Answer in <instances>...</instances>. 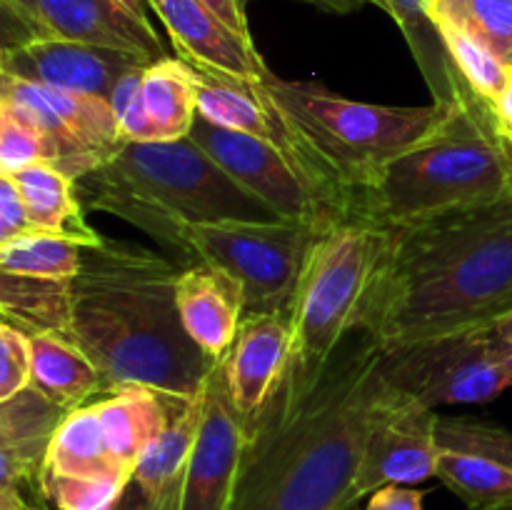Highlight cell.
I'll list each match as a JSON object with an SVG mask.
<instances>
[{
    "instance_id": "cell-45",
    "label": "cell",
    "mask_w": 512,
    "mask_h": 510,
    "mask_svg": "<svg viewBox=\"0 0 512 510\" xmlns=\"http://www.w3.org/2000/svg\"><path fill=\"white\" fill-rule=\"evenodd\" d=\"M498 128H500V125H498ZM500 135H503L505 148H508V153L512 155V130H503V128H500Z\"/></svg>"
},
{
    "instance_id": "cell-36",
    "label": "cell",
    "mask_w": 512,
    "mask_h": 510,
    "mask_svg": "<svg viewBox=\"0 0 512 510\" xmlns=\"http://www.w3.org/2000/svg\"><path fill=\"white\" fill-rule=\"evenodd\" d=\"M35 225L30 220L28 208L23 203L13 175L0 173V245L20 235L33 233Z\"/></svg>"
},
{
    "instance_id": "cell-5",
    "label": "cell",
    "mask_w": 512,
    "mask_h": 510,
    "mask_svg": "<svg viewBox=\"0 0 512 510\" xmlns=\"http://www.w3.org/2000/svg\"><path fill=\"white\" fill-rule=\"evenodd\" d=\"M512 188V155L493 105L468 90L438 128L378 170L363 195V218L383 228L418 223L503 198Z\"/></svg>"
},
{
    "instance_id": "cell-17",
    "label": "cell",
    "mask_w": 512,
    "mask_h": 510,
    "mask_svg": "<svg viewBox=\"0 0 512 510\" xmlns=\"http://www.w3.org/2000/svg\"><path fill=\"white\" fill-rule=\"evenodd\" d=\"M148 5L168 30L175 53L195 68L248 80L270 73L253 38L235 33L205 0H148Z\"/></svg>"
},
{
    "instance_id": "cell-43",
    "label": "cell",
    "mask_w": 512,
    "mask_h": 510,
    "mask_svg": "<svg viewBox=\"0 0 512 510\" xmlns=\"http://www.w3.org/2000/svg\"><path fill=\"white\" fill-rule=\"evenodd\" d=\"M118 3H123L125 8H128L133 15H138L140 20H150L148 18V10H150L148 0H118Z\"/></svg>"
},
{
    "instance_id": "cell-14",
    "label": "cell",
    "mask_w": 512,
    "mask_h": 510,
    "mask_svg": "<svg viewBox=\"0 0 512 510\" xmlns=\"http://www.w3.org/2000/svg\"><path fill=\"white\" fill-rule=\"evenodd\" d=\"M435 478L470 510L512 505V433L488 420L440 415Z\"/></svg>"
},
{
    "instance_id": "cell-40",
    "label": "cell",
    "mask_w": 512,
    "mask_h": 510,
    "mask_svg": "<svg viewBox=\"0 0 512 510\" xmlns=\"http://www.w3.org/2000/svg\"><path fill=\"white\" fill-rule=\"evenodd\" d=\"M303 3L315 5V8L325 10V13L348 15V13H355L358 8H363L368 0H303Z\"/></svg>"
},
{
    "instance_id": "cell-2",
    "label": "cell",
    "mask_w": 512,
    "mask_h": 510,
    "mask_svg": "<svg viewBox=\"0 0 512 510\" xmlns=\"http://www.w3.org/2000/svg\"><path fill=\"white\" fill-rule=\"evenodd\" d=\"M512 310V188L485 205L390 228L365 313L385 348L493 323Z\"/></svg>"
},
{
    "instance_id": "cell-37",
    "label": "cell",
    "mask_w": 512,
    "mask_h": 510,
    "mask_svg": "<svg viewBox=\"0 0 512 510\" xmlns=\"http://www.w3.org/2000/svg\"><path fill=\"white\" fill-rule=\"evenodd\" d=\"M353 510H425V490L413 485H385L368 495V503L363 508Z\"/></svg>"
},
{
    "instance_id": "cell-23",
    "label": "cell",
    "mask_w": 512,
    "mask_h": 510,
    "mask_svg": "<svg viewBox=\"0 0 512 510\" xmlns=\"http://www.w3.org/2000/svg\"><path fill=\"white\" fill-rule=\"evenodd\" d=\"M33 380L30 385L63 408L75 410L105 398V380L98 365L73 338L53 333L30 335Z\"/></svg>"
},
{
    "instance_id": "cell-13",
    "label": "cell",
    "mask_w": 512,
    "mask_h": 510,
    "mask_svg": "<svg viewBox=\"0 0 512 510\" xmlns=\"http://www.w3.org/2000/svg\"><path fill=\"white\" fill-rule=\"evenodd\" d=\"M438 420L433 408L390 383L365 440L353 488L355 505L385 485H420L435 478Z\"/></svg>"
},
{
    "instance_id": "cell-29",
    "label": "cell",
    "mask_w": 512,
    "mask_h": 510,
    "mask_svg": "<svg viewBox=\"0 0 512 510\" xmlns=\"http://www.w3.org/2000/svg\"><path fill=\"white\" fill-rule=\"evenodd\" d=\"M83 265V245L63 235L33 230L0 245V270L28 278L75 280Z\"/></svg>"
},
{
    "instance_id": "cell-31",
    "label": "cell",
    "mask_w": 512,
    "mask_h": 510,
    "mask_svg": "<svg viewBox=\"0 0 512 510\" xmlns=\"http://www.w3.org/2000/svg\"><path fill=\"white\" fill-rule=\"evenodd\" d=\"M130 480L73 478L45 470V493L55 510H113Z\"/></svg>"
},
{
    "instance_id": "cell-41",
    "label": "cell",
    "mask_w": 512,
    "mask_h": 510,
    "mask_svg": "<svg viewBox=\"0 0 512 510\" xmlns=\"http://www.w3.org/2000/svg\"><path fill=\"white\" fill-rule=\"evenodd\" d=\"M493 113H495V120H498V125L503 130H512V80L508 88L500 93V98L493 103Z\"/></svg>"
},
{
    "instance_id": "cell-3",
    "label": "cell",
    "mask_w": 512,
    "mask_h": 510,
    "mask_svg": "<svg viewBox=\"0 0 512 510\" xmlns=\"http://www.w3.org/2000/svg\"><path fill=\"white\" fill-rule=\"evenodd\" d=\"M180 273L158 250L128 240L83 248L70 338L103 373L105 395L125 385L188 400L203 393L218 358H208L180 320Z\"/></svg>"
},
{
    "instance_id": "cell-32",
    "label": "cell",
    "mask_w": 512,
    "mask_h": 510,
    "mask_svg": "<svg viewBox=\"0 0 512 510\" xmlns=\"http://www.w3.org/2000/svg\"><path fill=\"white\" fill-rule=\"evenodd\" d=\"M463 18L505 63L512 58V0H438ZM435 5V8H438Z\"/></svg>"
},
{
    "instance_id": "cell-16",
    "label": "cell",
    "mask_w": 512,
    "mask_h": 510,
    "mask_svg": "<svg viewBox=\"0 0 512 510\" xmlns=\"http://www.w3.org/2000/svg\"><path fill=\"white\" fill-rule=\"evenodd\" d=\"M68 413L35 385L0 400V498L48 503V450Z\"/></svg>"
},
{
    "instance_id": "cell-21",
    "label": "cell",
    "mask_w": 512,
    "mask_h": 510,
    "mask_svg": "<svg viewBox=\"0 0 512 510\" xmlns=\"http://www.w3.org/2000/svg\"><path fill=\"white\" fill-rule=\"evenodd\" d=\"M188 398L160 393L145 385H125L95 400L110 453L125 473L133 475L140 455L185 408Z\"/></svg>"
},
{
    "instance_id": "cell-10",
    "label": "cell",
    "mask_w": 512,
    "mask_h": 510,
    "mask_svg": "<svg viewBox=\"0 0 512 510\" xmlns=\"http://www.w3.org/2000/svg\"><path fill=\"white\" fill-rule=\"evenodd\" d=\"M0 103L38 125L55 145V168L80 178L125 143L110 100L0 73Z\"/></svg>"
},
{
    "instance_id": "cell-6",
    "label": "cell",
    "mask_w": 512,
    "mask_h": 510,
    "mask_svg": "<svg viewBox=\"0 0 512 510\" xmlns=\"http://www.w3.org/2000/svg\"><path fill=\"white\" fill-rule=\"evenodd\" d=\"M270 98L298 123L310 143L333 165L343 183L363 205L365 188L383 165L428 138L453 103H430L418 108L360 103L333 93L320 83L263 78ZM365 220V218H363Z\"/></svg>"
},
{
    "instance_id": "cell-9",
    "label": "cell",
    "mask_w": 512,
    "mask_h": 510,
    "mask_svg": "<svg viewBox=\"0 0 512 510\" xmlns=\"http://www.w3.org/2000/svg\"><path fill=\"white\" fill-rule=\"evenodd\" d=\"M385 378L433 410L490 403L512 385L493 323L388 348Z\"/></svg>"
},
{
    "instance_id": "cell-26",
    "label": "cell",
    "mask_w": 512,
    "mask_h": 510,
    "mask_svg": "<svg viewBox=\"0 0 512 510\" xmlns=\"http://www.w3.org/2000/svg\"><path fill=\"white\" fill-rule=\"evenodd\" d=\"M48 473L73 475V478L133 480V475L125 473L110 453L95 403L70 410L68 418L63 420L48 450Z\"/></svg>"
},
{
    "instance_id": "cell-24",
    "label": "cell",
    "mask_w": 512,
    "mask_h": 510,
    "mask_svg": "<svg viewBox=\"0 0 512 510\" xmlns=\"http://www.w3.org/2000/svg\"><path fill=\"white\" fill-rule=\"evenodd\" d=\"M140 93L155 143L188 138L198 118V80L188 60L165 55L150 63Z\"/></svg>"
},
{
    "instance_id": "cell-20",
    "label": "cell",
    "mask_w": 512,
    "mask_h": 510,
    "mask_svg": "<svg viewBox=\"0 0 512 510\" xmlns=\"http://www.w3.org/2000/svg\"><path fill=\"white\" fill-rule=\"evenodd\" d=\"M58 38L118 48L148 60L165 58L163 40L150 20H140L118 0H40Z\"/></svg>"
},
{
    "instance_id": "cell-15",
    "label": "cell",
    "mask_w": 512,
    "mask_h": 510,
    "mask_svg": "<svg viewBox=\"0 0 512 510\" xmlns=\"http://www.w3.org/2000/svg\"><path fill=\"white\" fill-rule=\"evenodd\" d=\"M150 63L155 60L58 35L0 50V73L48 88L98 95L103 100H110L123 75Z\"/></svg>"
},
{
    "instance_id": "cell-8",
    "label": "cell",
    "mask_w": 512,
    "mask_h": 510,
    "mask_svg": "<svg viewBox=\"0 0 512 510\" xmlns=\"http://www.w3.org/2000/svg\"><path fill=\"white\" fill-rule=\"evenodd\" d=\"M320 228L293 220H218L183 228V255L223 268L245 290V313L290 310Z\"/></svg>"
},
{
    "instance_id": "cell-1",
    "label": "cell",
    "mask_w": 512,
    "mask_h": 510,
    "mask_svg": "<svg viewBox=\"0 0 512 510\" xmlns=\"http://www.w3.org/2000/svg\"><path fill=\"white\" fill-rule=\"evenodd\" d=\"M388 348L355 328L318 363L290 360L248 438L228 510H353L358 465L390 383Z\"/></svg>"
},
{
    "instance_id": "cell-44",
    "label": "cell",
    "mask_w": 512,
    "mask_h": 510,
    "mask_svg": "<svg viewBox=\"0 0 512 510\" xmlns=\"http://www.w3.org/2000/svg\"><path fill=\"white\" fill-rule=\"evenodd\" d=\"M503 363L508 365V370L512 373V345H508L503 340Z\"/></svg>"
},
{
    "instance_id": "cell-47",
    "label": "cell",
    "mask_w": 512,
    "mask_h": 510,
    "mask_svg": "<svg viewBox=\"0 0 512 510\" xmlns=\"http://www.w3.org/2000/svg\"><path fill=\"white\" fill-rule=\"evenodd\" d=\"M508 68H510V75H512V58H510V63H508Z\"/></svg>"
},
{
    "instance_id": "cell-7",
    "label": "cell",
    "mask_w": 512,
    "mask_h": 510,
    "mask_svg": "<svg viewBox=\"0 0 512 510\" xmlns=\"http://www.w3.org/2000/svg\"><path fill=\"white\" fill-rule=\"evenodd\" d=\"M388 250L390 228L370 220L335 223L315 238L290 303L295 358L325 360L350 330L363 328Z\"/></svg>"
},
{
    "instance_id": "cell-11",
    "label": "cell",
    "mask_w": 512,
    "mask_h": 510,
    "mask_svg": "<svg viewBox=\"0 0 512 510\" xmlns=\"http://www.w3.org/2000/svg\"><path fill=\"white\" fill-rule=\"evenodd\" d=\"M188 138H193L245 193L260 200L278 220H293L320 230L343 223L325 208L293 163L268 140L220 128L203 115L195 118Z\"/></svg>"
},
{
    "instance_id": "cell-42",
    "label": "cell",
    "mask_w": 512,
    "mask_h": 510,
    "mask_svg": "<svg viewBox=\"0 0 512 510\" xmlns=\"http://www.w3.org/2000/svg\"><path fill=\"white\" fill-rule=\"evenodd\" d=\"M493 330L498 333L500 340H505V343L512 345V310L493 320Z\"/></svg>"
},
{
    "instance_id": "cell-39",
    "label": "cell",
    "mask_w": 512,
    "mask_h": 510,
    "mask_svg": "<svg viewBox=\"0 0 512 510\" xmlns=\"http://www.w3.org/2000/svg\"><path fill=\"white\" fill-rule=\"evenodd\" d=\"M113 510H155V500L145 493L143 485L130 480L128 488H125V493L120 495L118 505H115Z\"/></svg>"
},
{
    "instance_id": "cell-22",
    "label": "cell",
    "mask_w": 512,
    "mask_h": 510,
    "mask_svg": "<svg viewBox=\"0 0 512 510\" xmlns=\"http://www.w3.org/2000/svg\"><path fill=\"white\" fill-rule=\"evenodd\" d=\"M13 178L35 230L63 235L83 248L103 243L105 235H100L85 220V208L78 198L75 178L48 163L30 165V168L15 173Z\"/></svg>"
},
{
    "instance_id": "cell-34",
    "label": "cell",
    "mask_w": 512,
    "mask_h": 510,
    "mask_svg": "<svg viewBox=\"0 0 512 510\" xmlns=\"http://www.w3.org/2000/svg\"><path fill=\"white\" fill-rule=\"evenodd\" d=\"M33 380L30 335L15 325H0V400L13 398Z\"/></svg>"
},
{
    "instance_id": "cell-12",
    "label": "cell",
    "mask_w": 512,
    "mask_h": 510,
    "mask_svg": "<svg viewBox=\"0 0 512 510\" xmlns=\"http://www.w3.org/2000/svg\"><path fill=\"white\" fill-rule=\"evenodd\" d=\"M245 438L248 418L235 408L220 355L205 380L203 423L188 468L155 510H228Z\"/></svg>"
},
{
    "instance_id": "cell-28",
    "label": "cell",
    "mask_w": 512,
    "mask_h": 510,
    "mask_svg": "<svg viewBox=\"0 0 512 510\" xmlns=\"http://www.w3.org/2000/svg\"><path fill=\"white\" fill-rule=\"evenodd\" d=\"M200 423H203V393L188 400L185 408L170 420L168 428L140 455L133 470V480L143 485V490L155 503L165 498L183 478L195 440H198Z\"/></svg>"
},
{
    "instance_id": "cell-33",
    "label": "cell",
    "mask_w": 512,
    "mask_h": 510,
    "mask_svg": "<svg viewBox=\"0 0 512 510\" xmlns=\"http://www.w3.org/2000/svg\"><path fill=\"white\" fill-rule=\"evenodd\" d=\"M148 65L143 68L130 70L128 75L120 78V83L115 85L113 95H110V105L115 110V118H118L120 133H123L125 143H155L153 138V125H150L148 113H145L143 105V75Z\"/></svg>"
},
{
    "instance_id": "cell-30",
    "label": "cell",
    "mask_w": 512,
    "mask_h": 510,
    "mask_svg": "<svg viewBox=\"0 0 512 510\" xmlns=\"http://www.w3.org/2000/svg\"><path fill=\"white\" fill-rule=\"evenodd\" d=\"M40 163H58L53 140L10 105L0 103V173L15 175Z\"/></svg>"
},
{
    "instance_id": "cell-18",
    "label": "cell",
    "mask_w": 512,
    "mask_h": 510,
    "mask_svg": "<svg viewBox=\"0 0 512 510\" xmlns=\"http://www.w3.org/2000/svg\"><path fill=\"white\" fill-rule=\"evenodd\" d=\"M295 353L290 310L280 313H245L238 335L223 355L233 403L245 418H253L280 378L288 370Z\"/></svg>"
},
{
    "instance_id": "cell-4",
    "label": "cell",
    "mask_w": 512,
    "mask_h": 510,
    "mask_svg": "<svg viewBox=\"0 0 512 510\" xmlns=\"http://www.w3.org/2000/svg\"><path fill=\"white\" fill-rule=\"evenodd\" d=\"M85 210H103L183 255V228L218 220H278L193 138L123 143L75 178Z\"/></svg>"
},
{
    "instance_id": "cell-19",
    "label": "cell",
    "mask_w": 512,
    "mask_h": 510,
    "mask_svg": "<svg viewBox=\"0 0 512 510\" xmlns=\"http://www.w3.org/2000/svg\"><path fill=\"white\" fill-rule=\"evenodd\" d=\"M178 310L193 343L208 358L228 353L245 318V290L223 268L195 263L178 278Z\"/></svg>"
},
{
    "instance_id": "cell-46",
    "label": "cell",
    "mask_w": 512,
    "mask_h": 510,
    "mask_svg": "<svg viewBox=\"0 0 512 510\" xmlns=\"http://www.w3.org/2000/svg\"><path fill=\"white\" fill-rule=\"evenodd\" d=\"M488 510H512V505H500V508H488Z\"/></svg>"
},
{
    "instance_id": "cell-25",
    "label": "cell",
    "mask_w": 512,
    "mask_h": 510,
    "mask_svg": "<svg viewBox=\"0 0 512 510\" xmlns=\"http://www.w3.org/2000/svg\"><path fill=\"white\" fill-rule=\"evenodd\" d=\"M0 315L28 335L53 333L70 338L73 280L28 278L0 270Z\"/></svg>"
},
{
    "instance_id": "cell-27",
    "label": "cell",
    "mask_w": 512,
    "mask_h": 510,
    "mask_svg": "<svg viewBox=\"0 0 512 510\" xmlns=\"http://www.w3.org/2000/svg\"><path fill=\"white\" fill-rule=\"evenodd\" d=\"M430 18L438 28L440 38H443L450 63H453L460 80L478 98L493 105L512 80L508 63L453 10L438 5V8L430 10Z\"/></svg>"
},
{
    "instance_id": "cell-38",
    "label": "cell",
    "mask_w": 512,
    "mask_h": 510,
    "mask_svg": "<svg viewBox=\"0 0 512 510\" xmlns=\"http://www.w3.org/2000/svg\"><path fill=\"white\" fill-rule=\"evenodd\" d=\"M235 33H240L243 38H250L248 28V15H245V8H248L250 0H205Z\"/></svg>"
},
{
    "instance_id": "cell-35",
    "label": "cell",
    "mask_w": 512,
    "mask_h": 510,
    "mask_svg": "<svg viewBox=\"0 0 512 510\" xmlns=\"http://www.w3.org/2000/svg\"><path fill=\"white\" fill-rule=\"evenodd\" d=\"M0 10H3V48H13L35 38H55L40 8V0H0Z\"/></svg>"
}]
</instances>
